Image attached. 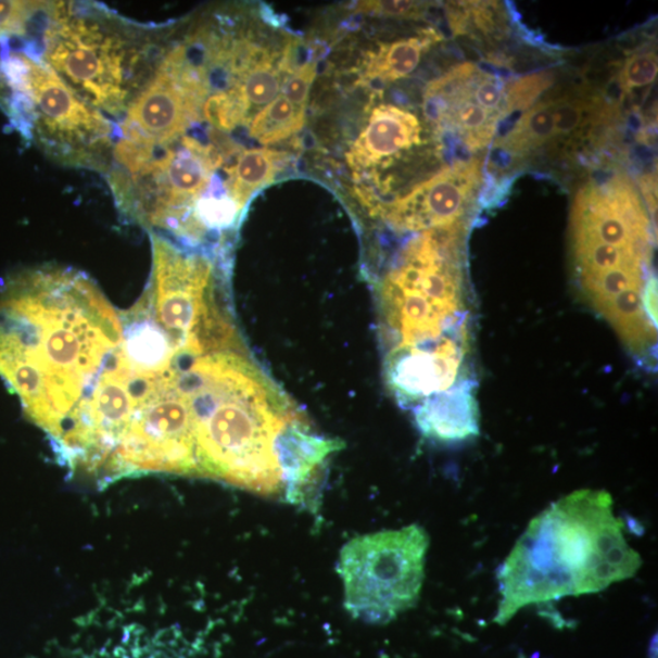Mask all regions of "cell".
I'll return each mask as SVG.
<instances>
[{
  "label": "cell",
  "mask_w": 658,
  "mask_h": 658,
  "mask_svg": "<svg viewBox=\"0 0 658 658\" xmlns=\"http://www.w3.org/2000/svg\"><path fill=\"white\" fill-rule=\"evenodd\" d=\"M99 345L73 418L113 456L109 482L144 473L197 476L189 370L214 296L194 278L157 271Z\"/></svg>",
  "instance_id": "cell-1"
},
{
  "label": "cell",
  "mask_w": 658,
  "mask_h": 658,
  "mask_svg": "<svg viewBox=\"0 0 658 658\" xmlns=\"http://www.w3.org/2000/svg\"><path fill=\"white\" fill-rule=\"evenodd\" d=\"M606 491L581 490L535 516L497 573L505 625L531 605L597 594L631 580L643 565Z\"/></svg>",
  "instance_id": "cell-2"
},
{
  "label": "cell",
  "mask_w": 658,
  "mask_h": 658,
  "mask_svg": "<svg viewBox=\"0 0 658 658\" xmlns=\"http://www.w3.org/2000/svg\"><path fill=\"white\" fill-rule=\"evenodd\" d=\"M574 270L585 299L637 355L656 345L650 222L640 205L602 197L571 215Z\"/></svg>",
  "instance_id": "cell-3"
},
{
  "label": "cell",
  "mask_w": 658,
  "mask_h": 658,
  "mask_svg": "<svg viewBox=\"0 0 658 658\" xmlns=\"http://www.w3.org/2000/svg\"><path fill=\"white\" fill-rule=\"evenodd\" d=\"M23 31L43 62L99 113L119 117L153 51L159 29L105 5L31 2Z\"/></svg>",
  "instance_id": "cell-4"
},
{
  "label": "cell",
  "mask_w": 658,
  "mask_h": 658,
  "mask_svg": "<svg viewBox=\"0 0 658 658\" xmlns=\"http://www.w3.org/2000/svg\"><path fill=\"white\" fill-rule=\"evenodd\" d=\"M458 232L457 227L433 229L414 238L383 279L388 353L470 349Z\"/></svg>",
  "instance_id": "cell-5"
},
{
  "label": "cell",
  "mask_w": 658,
  "mask_h": 658,
  "mask_svg": "<svg viewBox=\"0 0 658 658\" xmlns=\"http://www.w3.org/2000/svg\"><path fill=\"white\" fill-rule=\"evenodd\" d=\"M430 535L412 524L356 536L339 555L344 606L357 621L388 624L420 599Z\"/></svg>",
  "instance_id": "cell-6"
},
{
  "label": "cell",
  "mask_w": 658,
  "mask_h": 658,
  "mask_svg": "<svg viewBox=\"0 0 658 658\" xmlns=\"http://www.w3.org/2000/svg\"><path fill=\"white\" fill-rule=\"evenodd\" d=\"M506 92L501 76L464 63L427 86L423 112L439 132L457 138L470 152L483 151L506 117Z\"/></svg>",
  "instance_id": "cell-7"
},
{
  "label": "cell",
  "mask_w": 658,
  "mask_h": 658,
  "mask_svg": "<svg viewBox=\"0 0 658 658\" xmlns=\"http://www.w3.org/2000/svg\"><path fill=\"white\" fill-rule=\"evenodd\" d=\"M482 181L480 159L448 165L406 195L377 206V213L401 231L427 232L460 226Z\"/></svg>",
  "instance_id": "cell-8"
},
{
  "label": "cell",
  "mask_w": 658,
  "mask_h": 658,
  "mask_svg": "<svg viewBox=\"0 0 658 658\" xmlns=\"http://www.w3.org/2000/svg\"><path fill=\"white\" fill-rule=\"evenodd\" d=\"M422 126L407 110L382 104L374 109L346 161L355 173L366 172L421 143Z\"/></svg>",
  "instance_id": "cell-9"
},
{
  "label": "cell",
  "mask_w": 658,
  "mask_h": 658,
  "mask_svg": "<svg viewBox=\"0 0 658 658\" xmlns=\"http://www.w3.org/2000/svg\"><path fill=\"white\" fill-rule=\"evenodd\" d=\"M473 391L474 383H467L414 408L422 434L441 442H460L480 433V412Z\"/></svg>",
  "instance_id": "cell-10"
},
{
  "label": "cell",
  "mask_w": 658,
  "mask_h": 658,
  "mask_svg": "<svg viewBox=\"0 0 658 658\" xmlns=\"http://www.w3.org/2000/svg\"><path fill=\"white\" fill-rule=\"evenodd\" d=\"M438 41L439 36L434 29L428 28L415 37L381 43L375 51L366 54L362 65V78L371 84H392L405 78L415 72L423 53Z\"/></svg>",
  "instance_id": "cell-11"
},
{
  "label": "cell",
  "mask_w": 658,
  "mask_h": 658,
  "mask_svg": "<svg viewBox=\"0 0 658 658\" xmlns=\"http://www.w3.org/2000/svg\"><path fill=\"white\" fill-rule=\"evenodd\" d=\"M289 161L286 153L256 148L242 151L226 168L224 192L241 211L258 189L274 181Z\"/></svg>",
  "instance_id": "cell-12"
},
{
  "label": "cell",
  "mask_w": 658,
  "mask_h": 658,
  "mask_svg": "<svg viewBox=\"0 0 658 658\" xmlns=\"http://www.w3.org/2000/svg\"><path fill=\"white\" fill-rule=\"evenodd\" d=\"M306 107L307 103L296 101L281 89L274 101L253 117L249 132L264 145L282 142L302 131Z\"/></svg>",
  "instance_id": "cell-13"
},
{
  "label": "cell",
  "mask_w": 658,
  "mask_h": 658,
  "mask_svg": "<svg viewBox=\"0 0 658 658\" xmlns=\"http://www.w3.org/2000/svg\"><path fill=\"white\" fill-rule=\"evenodd\" d=\"M555 138L554 101L547 98L527 110L498 143V148L515 156L526 155L553 142Z\"/></svg>",
  "instance_id": "cell-14"
},
{
  "label": "cell",
  "mask_w": 658,
  "mask_h": 658,
  "mask_svg": "<svg viewBox=\"0 0 658 658\" xmlns=\"http://www.w3.org/2000/svg\"><path fill=\"white\" fill-rule=\"evenodd\" d=\"M556 137L574 135L586 123L593 112V102L580 97L562 96L553 98Z\"/></svg>",
  "instance_id": "cell-15"
},
{
  "label": "cell",
  "mask_w": 658,
  "mask_h": 658,
  "mask_svg": "<svg viewBox=\"0 0 658 658\" xmlns=\"http://www.w3.org/2000/svg\"><path fill=\"white\" fill-rule=\"evenodd\" d=\"M551 74H534L522 77L510 87H507L505 112L506 116L522 110L530 109L536 99L553 85Z\"/></svg>",
  "instance_id": "cell-16"
},
{
  "label": "cell",
  "mask_w": 658,
  "mask_h": 658,
  "mask_svg": "<svg viewBox=\"0 0 658 658\" xmlns=\"http://www.w3.org/2000/svg\"><path fill=\"white\" fill-rule=\"evenodd\" d=\"M658 60L655 52L633 54L622 68L620 81L625 91L650 86L656 81Z\"/></svg>",
  "instance_id": "cell-17"
},
{
  "label": "cell",
  "mask_w": 658,
  "mask_h": 658,
  "mask_svg": "<svg viewBox=\"0 0 658 658\" xmlns=\"http://www.w3.org/2000/svg\"><path fill=\"white\" fill-rule=\"evenodd\" d=\"M423 10L425 5L417 2H358L354 7L357 14L397 18H418Z\"/></svg>",
  "instance_id": "cell-18"
}]
</instances>
